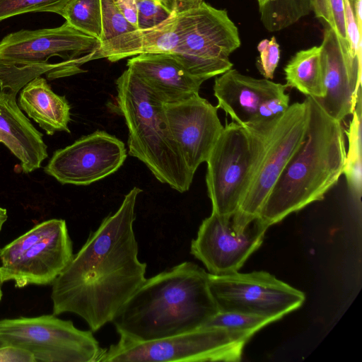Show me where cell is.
Masks as SVG:
<instances>
[{
    "instance_id": "cell-1",
    "label": "cell",
    "mask_w": 362,
    "mask_h": 362,
    "mask_svg": "<svg viewBox=\"0 0 362 362\" xmlns=\"http://www.w3.org/2000/svg\"><path fill=\"white\" fill-rule=\"evenodd\" d=\"M133 187L113 214L106 216L52 284V314L73 313L93 332L113 318L146 279V264L138 258Z\"/></svg>"
},
{
    "instance_id": "cell-2",
    "label": "cell",
    "mask_w": 362,
    "mask_h": 362,
    "mask_svg": "<svg viewBox=\"0 0 362 362\" xmlns=\"http://www.w3.org/2000/svg\"><path fill=\"white\" fill-rule=\"evenodd\" d=\"M218 312L209 273L186 261L146 278L112 322L119 336L146 341L197 329Z\"/></svg>"
},
{
    "instance_id": "cell-3",
    "label": "cell",
    "mask_w": 362,
    "mask_h": 362,
    "mask_svg": "<svg viewBox=\"0 0 362 362\" xmlns=\"http://www.w3.org/2000/svg\"><path fill=\"white\" fill-rule=\"evenodd\" d=\"M305 99L309 117L305 139L258 216L268 227L322 200L344 172L346 151L341 122L330 117L315 98Z\"/></svg>"
},
{
    "instance_id": "cell-4",
    "label": "cell",
    "mask_w": 362,
    "mask_h": 362,
    "mask_svg": "<svg viewBox=\"0 0 362 362\" xmlns=\"http://www.w3.org/2000/svg\"><path fill=\"white\" fill-rule=\"evenodd\" d=\"M100 41L65 21L52 28L20 30L0 41V90L16 95L28 82L46 74L50 80L83 72Z\"/></svg>"
},
{
    "instance_id": "cell-5",
    "label": "cell",
    "mask_w": 362,
    "mask_h": 362,
    "mask_svg": "<svg viewBox=\"0 0 362 362\" xmlns=\"http://www.w3.org/2000/svg\"><path fill=\"white\" fill-rule=\"evenodd\" d=\"M117 103L128 129V153L160 182L187 192L194 175L166 124L163 103L129 69L116 80Z\"/></svg>"
},
{
    "instance_id": "cell-6",
    "label": "cell",
    "mask_w": 362,
    "mask_h": 362,
    "mask_svg": "<svg viewBox=\"0 0 362 362\" xmlns=\"http://www.w3.org/2000/svg\"><path fill=\"white\" fill-rule=\"evenodd\" d=\"M308 117L305 99L290 105L284 113L272 119L247 123L258 135L259 151L245 193L233 215L237 223L246 226L258 217L286 165L303 142Z\"/></svg>"
},
{
    "instance_id": "cell-7",
    "label": "cell",
    "mask_w": 362,
    "mask_h": 362,
    "mask_svg": "<svg viewBox=\"0 0 362 362\" xmlns=\"http://www.w3.org/2000/svg\"><path fill=\"white\" fill-rule=\"evenodd\" d=\"M251 335L214 327L139 341L119 336L98 362L240 361Z\"/></svg>"
},
{
    "instance_id": "cell-8",
    "label": "cell",
    "mask_w": 362,
    "mask_h": 362,
    "mask_svg": "<svg viewBox=\"0 0 362 362\" xmlns=\"http://www.w3.org/2000/svg\"><path fill=\"white\" fill-rule=\"evenodd\" d=\"M73 256L66 221H42L0 250L2 281L18 288L52 284Z\"/></svg>"
},
{
    "instance_id": "cell-9",
    "label": "cell",
    "mask_w": 362,
    "mask_h": 362,
    "mask_svg": "<svg viewBox=\"0 0 362 362\" xmlns=\"http://www.w3.org/2000/svg\"><path fill=\"white\" fill-rule=\"evenodd\" d=\"M259 151L254 127L226 124L206 163V183L212 211L224 217L238 210L245 193Z\"/></svg>"
},
{
    "instance_id": "cell-10",
    "label": "cell",
    "mask_w": 362,
    "mask_h": 362,
    "mask_svg": "<svg viewBox=\"0 0 362 362\" xmlns=\"http://www.w3.org/2000/svg\"><path fill=\"white\" fill-rule=\"evenodd\" d=\"M0 339L30 351L35 362H98L103 351L90 329L53 314L0 320Z\"/></svg>"
},
{
    "instance_id": "cell-11",
    "label": "cell",
    "mask_w": 362,
    "mask_h": 362,
    "mask_svg": "<svg viewBox=\"0 0 362 362\" xmlns=\"http://www.w3.org/2000/svg\"><path fill=\"white\" fill-rule=\"evenodd\" d=\"M240 44L238 29L227 11L203 1L188 10L187 28L170 54L204 82L233 68L229 57Z\"/></svg>"
},
{
    "instance_id": "cell-12",
    "label": "cell",
    "mask_w": 362,
    "mask_h": 362,
    "mask_svg": "<svg viewBox=\"0 0 362 362\" xmlns=\"http://www.w3.org/2000/svg\"><path fill=\"white\" fill-rule=\"evenodd\" d=\"M211 294L221 312H240L276 320L303 304L305 293L267 272L209 274Z\"/></svg>"
},
{
    "instance_id": "cell-13",
    "label": "cell",
    "mask_w": 362,
    "mask_h": 362,
    "mask_svg": "<svg viewBox=\"0 0 362 362\" xmlns=\"http://www.w3.org/2000/svg\"><path fill=\"white\" fill-rule=\"evenodd\" d=\"M268 228L259 217L243 226L235 222L233 216L224 217L211 212L199 226L190 252L209 274L235 273L262 245Z\"/></svg>"
},
{
    "instance_id": "cell-14",
    "label": "cell",
    "mask_w": 362,
    "mask_h": 362,
    "mask_svg": "<svg viewBox=\"0 0 362 362\" xmlns=\"http://www.w3.org/2000/svg\"><path fill=\"white\" fill-rule=\"evenodd\" d=\"M127 156L121 140L96 131L57 150L45 172L62 184L88 185L115 173Z\"/></svg>"
},
{
    "instance_id": "cell-15",
    "label": "cell",
    "mask_w": 362,
    "mask_h": 362,
    "mask_svg": "<svg viewBox=\"0 0 362 362\" xmlns=\"http://www.w3.org/2000/svg\"><path fill=\"white\" fill-rule=\"evenodd\" d=\"M217 110L199 93L182 101L163 104L168 129L194 175L207 160L223 129Z\"/></svg>"
},
{
    "instance_id": "cell-16",
    "label": "cell",
    "mask_w": 362,
    "mask_h": 362,
    "mask_svg": "<svg viewBox=\"0 0 362 362\" xmlns=\"http://www.w3.org/2000/svg\"><path fill=\"white\" fill-rule=\"evenodd\" d=\"M321 63L325 95L317 100L332 118L342 122L352 115L361 89V59L344 50L329 27L324 30Z\"/></svg>"
},
{
    "instance_id": "cell-17",
    "label": "cell",
    "mask_w": 362,
    "mask_h": 362,
    "mask_svg": "<svg viewBox=\"0 0 362 362\" xmlns=\"http://www.w3.org/2000/svg\"><path fill=\"white\" fill-rule=\"evenodd\" d=\"M127 66L163 103L186 100L199 93L203 83L170 54H141L131 57Z\"/></svg>"
},
{
    "instance_id": "cell-18",
    "label": "cell",
    "mask_w": 362,
    "mask_h": 362,
    "mask_svg": "<svg viewBox=\"0 0 362 362\" xmlns=\"http://www.w3.org/2000/svg\"><path fill=\"white\" fill-rule=\"evenodd\" d=\"M187 13L173 15L153 28L137 29L100 42L95 59L106 58L115 62L145 53H173L187 28Z\"/></svg>"
},
{
    "instance_id": "cell-19",
    "label": "cell",
    "mask_w": 362,
    "mask_h": 362,
    "mask_svg": "<svg viewBox=\"0 0 362 362\" xmlns=\"http://www.w3.org/2000/svg\"><path fill=\"white\" fill-rule=\"evenodd\" d=\"M16 95L0 90V143L21 161L25 173L42 165L47 158L42 135L30 123L17 105Z\"/></svg>"
},
{
    "instance_id": "cell-20",
    "label": "cell",
    "mask_w": 362,
    "mask_h": 362,
    "mask_svg": "<svg viewBox=\"0 0 362 362\" xmlns=\"http://www.w3.org/2000/svg\"><path fill=\"white\" fill-rule=\"evenodd\" d=\"M284 86L264 78L246 76L231 68L217 76L214 94L218 101L217 108L243 126L255 119L258 106L265 98Z\"/></svg>"
},
{
    "instance_id": "cell-21",
    "label": "cell",
    "mask_w": 362,
    "mask_h": 362,
    "mask_svg": "<svg viewBox=\"0 0 362 362\" xmlns=\"http://www.w3.org/2000/svg\"><path fill=\"white\" fill-rule=\"evenodd\" d=\"M19 107L48 135L70 132L71 107L64 96L55 93L46 79L39 76L25 85L18 98Z\"/></svg>"
},
{
    "instance_id": "cell-22",
    "label": "cell",
    "mask_w": 362,
    "mask_h": 362,
    "mask_svg": "<svg viewBox=\"0 0 362 362\" xmlns=\"http://www.w3.org/2000/svg\"><path fill=\"white\" fill-rule=\"evenodd\" d=\"M286 87L296 88L306 96L317 100L325 97L321 63V47L314 46L303 49L288 61L284 67Z\"/></svg>"
},
{
    "instance_id": "cell-23",
    "label": "cell",
    "mask_w": 362,
    "mask_h": 362,
    "mask_svg": "<svg viewBox=\"0 0 362 362\" xmlns=\"http://www.w3.org/2000/svg\"><path fill=\"white\" fill-rule=\"evenodd\" d=\"M352 119L349 128L345 130L348 137L349 149L346 154L343 174L345 175L347 185L351 194L360 199L362 188L361 162V123H362V93L358 92V98Z\"/></svg>"
},
{
    "instance_id": "cell-24",
    "label": "cell",
    "mask_w": 362,
    "mask_h": 362,
    "mask_svg": "<svg viewBox=\"0 0 362 362\" xmlns=\"http://www.w3.org/2000/svg\"><path fill=\"white\" fill-rule=\"evenodd\" d=\"M61 16L76 30L100 40V0H71Z\"/></svg>"
},
{
    "instance_id": "cell-25",
    "label": "cell",
    "mask_w": 362,
    "mask_h": 362,
    "mask_svg": "<svg viewBox=\"0 0 362 362\" xmlns=\"http://www.w3.org/2000/svg\"><path fill=\"white\" fill-rule=\"evenodd\" d=\"M276 321L275 318L240 312L216 313L203 327H214L230 331L255 334L267 325Z\"/></svg>"
},
{
    "instance_id": "cell-26",
    "label": "cell",
    "mask_w": 362,
    "mask_h": 362,
    "mask_svg": "<svg viewBox=\"0 0 362 362\" xmlns=\"http://www.w3.org/2000/svg\"><path fill=\"white\" fill-rule=\"evenodd\" d=\"M310 4L315 16L328 25L335 33L344 50L350 54L344 0H310Z\"/></svg>"
},
{
    "instance_id": "cell-27",
    "label": "cell",
    "mask_w": 362,
    "mask_h": 362,
    "mask_svg": "<svg viewBox=\"0 0 362 362\" xmlns=\"http://www.w3.org/2000/svg\"><path fill=\"white\" fill-rule=\"evenodd\" d=\"M71 0H0V23L15 16L50 12L61 16Z\"/></svg>"
},
{
    "instance_id": "cell-28",
    "label": "cell",
    "mask_w": 362,
    "mask_h": 362,
    "mask_svg": "<svg viewBox=\"0 0 362 362\" xmlns=\"http://www.w3.org/2000/svg\"><path fill=\"white\" fill-rule=\"evenodd\" d=\"M100 6L102 23L100 42L137 30L124 17L113 0H100Z\"/></svg>"
},
{
    "instance_id": "cell-29",
    "label": "cell",
    "mask_w": 362,
    "mask_h": 362,
    "mask_svg": "<svg viewBox=\"0 0 362 362\" xmlns=\"http://www.w3.org/2000/svg\"><path fill=\"white\" fill-rule=\"evenodd\" d=\"M135 1L139 30L157 26L173 16L156 0H135Z\"/></svg>"
},
{
    "instance_id": "cell-30",
    "label": "cell",
    "mask_w": 362,
    "mask_h": 362,
    "mask_svg": "<svg viewBox=\"0 0 362 362\" xmlns=\"http://www.w3.org/2000/svg\"><path fill=\"white\" fill-rule=\"evenodd\" d=\"M258 68L264 78L272 80L280 59V49L274 36L264 39L257 45Z\"/></svg>"
},
{
    "instance_id": "cell-31",
    "label": "cell",
    "mask_w": 362,
    "mask_h": 362,
    "mask_svg": "<svg viewBox=\"0 0 362 362\" xmlns=\"http://www.w3.org/2000/svg\"><path fill=\"white\" fill-rule=\"evenodd\" d=\"M286 88L285 85L278 91L265 98L258 106L253 121L272 119L284 113L290 105V97L286 93Z\"/></svg>"
},
{
    "instance_id": "cell-32",
    "label": "cell",
    "mask_w": 362,
    "mask_h": 362,
    "mask_svg": "<svg viewBox=\"0 0 362 362\" xmlns=\"http://www.w3.org/2000/svg\"><path fill=\"white\" fill-rule=\"evenodd\" d=\"M0 362H35L33 354L22 348L3 345L0 346Z\"/></svg>"
},
{
    "instance_id": "cell-33",
    "label": "cell",
    "mask_w": 362,
    "mask_h": 362,
    "mask_svg": "<svg viewBox=\"0 0 362 362\" xmlns=\"http://www.w3.org/2000/svg\"><path fill=\"white\" fill-rule=\"evenodd\" d=\"M173 15L198 7L204 0H156Z\"/></svg>"
},
{
    "instance_id": "cell-34",
    "label": "cell",
    "mask_w": 362,
    "mask_h": 362,
    "mask_svg": "<svg viewBox=\"0 0 362 362\" xmlns=\"http://www.w3.org/2000/svg\"><path fill=\"white\" fill-rule=\"evenodd\" d=\"M113 1L124 17L137 28V9L135 0H113Z\"/></svg>"
},
{
    "instance_id": "cell-35",
    "label": "cell",
    "mask_w": 362,
    "mask_h": 362,
    "mask_svg": "<svg viewBox=\"0 0 362 362\" xmlns=\"http://www.w3.org/2000/svg\"><path fill=\"white\" fill-rule=\"evenodd\" d=\"M8 215L6 209L0 206V232L2 229L4 224L6 221Z\"/></svg>"
},
{
    "instance_id": "cell-36",
    "label": "cell",
    "mask_w": 362,
    "mask_h": 362,
    "mask_svg": "<svg viewBox=\"0 0 362 362\" xmlns=\"http://www.w3.org/2000/svg\"><path fill=\"white\" fill-rule=\"evenodd\" d=\"M353 8L362 5V0H350Z\"/></svg>"
},
{
    "instance_id": "cell-37",
    "label": "cell",
    "mask_w": 362,
    "mask_h": 362,
    "mask_svg": "<svg viewBox=\"0 0 362 362\" xmlns=\"http://www.w3.org/2000/svg\"><path fill=\"white\" fill-rule=\"evenodd\" d=\"M258 5H259V9L262 8L264 6H265L269 0H257Z\"/></svg>"
},
{
    "instance_id": "cell-38",
    "label": "cell",
    "mask_w": 362,
    "mask_h": 362,
    "mask_svg": "<svg viewBox=\"0 0 362 362\" xmlns=\"http://www.w3.org/2000/svg\"><path fill=\"white\" fill-rule=\"evenodd\" d=\"M4 284V282L2 281L1 272H0V301L1 300L2 297H3V291H2V284Z\"/></svg>"
},
{
    "instance_id": "cell-39",
    "label": "cell",
    "mask_w": 362,
    "mask_h": 362,
    "mask_svg": "<svg viewBox=\"0 0 362 362\" xmlns=\"http://www.w3.org/2000/svg\"><path fill=\"white\" fill-rule=\"evenodd\" d=\"M3 345H4V344H3V342H2V341H1V339H0V346H3Z\"/></svg>"
}]
</instances>
